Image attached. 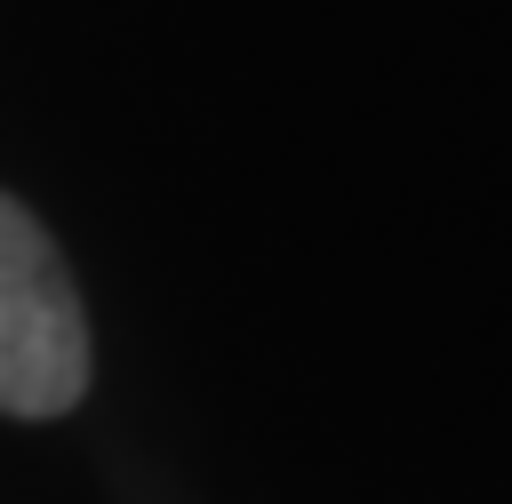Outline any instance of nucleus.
Wrapping results in <instances>:
<instances>
[{
  "mask_svg": "<svg viewBox=\"0 0 512 504\" xmlns=\"http://www.w3.org/2000/svg\"><path fill=\"white\" fill-rule=\"evenodd\" d=\"M88 392V312L48 224L0 192V416H64Z\"/></svg>",
  "mask_w": 512,
  "mask_h": 504,
  "instance_id": "1",
  "label": "nucleus"
}]
</instances>
